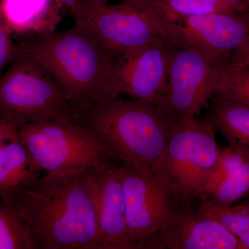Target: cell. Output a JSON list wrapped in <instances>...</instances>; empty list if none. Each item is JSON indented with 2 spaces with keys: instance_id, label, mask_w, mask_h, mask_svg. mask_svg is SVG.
<instances>
[{
  "instance_id": "obj_1",
  "label": "cell",
  "mask_w": 249,
  "mask_h": 249,
  "mask_svg": "<svg viewBox=\"0 0 249 249\" xmlns=\"http://www.w3.org/2000/svg\"><path fill=\"white\" fill-rule=\"evenodd\" d=\"M9 204L27 224L37 249H101L85 173H45Z\"/></svg>"
},
{
  "instance_id": "obj_2",
  "label": "cell",
  "mask_w": 249,
  "mask_h": 249,
  "mask_svg": "<svg viewBox=\"0 0 249 249\" xmlns=\"http://www.w3.org/2000/svg\"><path fill=\"white\" fill-rule=\"evenodd\" d=\"M17 47L53 77L75 115L119 96L115 59L85 24L76 22L67 30L36 35Z\"/></svg>"
},
{
  "instance_id": "obj_3",
  "label": "cell",
  "mask_w": 249,
  "mask_h": 249,
  "mask_svg": "<svg viewBox=\"0 0 249 249\" xmlns=\"http://www.w3.org/2000/svg\"><path fill=\"white\" fill-rule=\"evenodd\" d=\"M75 119L97 137L113 160L142 171L163 174L173 124L155 107L119 96L79 111Z\"/></svg>"
},
{
  "instance_id": "obj_4",
  "label": "cell",
  "mask_w": 249,
  "mask_h": 249,
  "mask_svg": "<svg viewBox=\"0 0 249 249\" xmlns=\"http://www.w3.org/2000/svg\"><path fill=\"white\" fill-rule=\"evenodd\" d=\"M19 140L42 171L86 173L113 160L101 142L74 119H42L18 128Z\"/></svg>"
},
{
  "instance_id": "obj_5",
  "label": "cell",
  "mask_w": 249,
  "mask_h": 249,
  "mask_svg": "<svg viewBox=\"0 0 249 249\" xmlns=\"http://www.w3.org/2000/svg\"><path fill=\"white\" fill-rule=\"evenodd\" d=\"M124 188L126 219L134 249L193 211L188 200L163 174L142 171L132 165L117 168Z\"/></svg>"
},
{
  "instance_id": "obj_6",
  "label": "cell",
  "mask_w": 249,
  "mask_h": 249,
  "mask_svg": "<svg viewBox=\"0 0 249 249\" xmlns=\"http://www.w3.org/2000/svg\"><path fill=\"white\" fill-rule=\"evenodd\" d=\"M0 116L18 128L37 119H76L73 108L53 77L18 50L0 78Z\"/></svg>"
},
{
  "instance_id": "obj_7",
  "label": "cell",
  "mask_w": 249,
  "mask_h": 249,
  "mask_svg": "<svg viewBox=\"0 0 249 249\" xmlns=\"http://www.w3.org/2000/svg\"><path fill=\"white\" fill-rule=\"evenodd\" d=\"M215 129L196 118L172 124L163 173L188 200L200 198L222 149Z\"/></svg>"
},
{
  "instance_id": "obj_8",
  "label": "cell",
  "mask_w": 249,
  "mask_h": 249,
  "mask_svg": "<svg viewBox=\"0 0 249 249\" xmlns=\"http://www.w3.org/2000/svg\"><path fill=\"white\" fill-rule=\"evenodd\" d=\"M81 24L89 28L115 60L157 39L170 42V24L151 0L88 6Z\"/></svg>"
},
{
  "instance_id": "obj_9",
  "label": "cell",
  "mask_w": 249,
  "mask_h": 249,
  "mask_svg": "<svg viewBox=\"0 0 249 249\" xmlns=\"http://www.w3.org/2000/svg\"><path fill=\"white\" fill-rule=\"evenodd\" d=\"M223 64L191 47H173L166 92L157 109L171 124L195 119L207 107Z\"/></svg>"
},
{
  "instance_id": "obj_10",
  "label": "cell",
  "mask_w": 249,
  "mask_h": 249,
  "mask_svg": "<svg viewBox=\"0 0 249 249\" xmlns=\"http://www.w3.org/2000/svg\"><path fill=\"white\" fill-rule=\"evenodd\" d=\"M173 47L170 41L157 39L116 58L114 77L118 94L128 95L158 107L166 92Z\"/></svg>"
},
{
  "instance_id": "obj_11",
  "label": "cell",
  "mask_w": 249,
  "mask_h": 249,
  "mask_svg": "<svg viewBox=\"0 0 249 249\" xmlns=\"http://www.w3.org/2000/svg\"><path fill=\"white\" fill-rule=\"evenodd\" d=\"M170 31L174 47H191L226 63L249 37V19L232 12L193 16L171 24Z\"/></svg>"
},
{
  "instance_id": "obj_12",
  "label": "cell",
  "mask_w": 249,
  "mask_h": 249,
  "mask_svg": "<svg viewBox=\"0 0 249 249\" xmlns=\"http://www.w3.org/2000/svg\"><path fill=\"white\" fill-rule=\"evenodd\" d=\"M85 178L94 201L101 249H135L129 238L117 167L103 163L86 172Z\"/></svg>"
},
{
  "instance_id": "obj_13",
  "label": "cell",
  "mask_w": 249,
  "mask_h": 249,
  "mask_svg": "<svg viewBox=\"0 0 249 249\" xmlns=\"http://www.w3.org/2000/svg\"><path fill=\"white\" fill-rule=\"evenodd\" d=\"M142 249H246L220 223L193 211L148 239Z\"/></svg>"
},
{
  "instance_id": "obj_14",
  "label": "cell",
  "mask_w": 249,
  "mask_h": 249,
  "mask_svg": "<svg viewBox=\"0 0 249 249\" xmlns=\"http://www.w3.org/2000/svg\"><path fill=\"white\" fill-rule=\"evenodd\" d=\"M63 7L59 0H0V21L11 35L47 34L56 29Z\"/></svg>"
},
{
  "instance_id": "obj_15",
  "label": "cell",
  "mask_w": 249,
  "mask_h": 249,
  "mask_svg": "<svg viewBox=\"0 0 249 249\" xmlns=\"http://www.w3.org/2000/svg\"><path fill=\"white\" fill-rule=\"evenodd\" d=\"M42 172L19 139L5 144L0 150V201L9 204Z\"/></svg>"
},
{
  "instance_id": "obj_16",
  "label": "cell",
  "mask_w": 249,
  "mask_h": 249,
  "mask_svg": "<svg viewBox=\"0 0 249 249\" xmlns=\"http://www.w3.org/2000/svg\"><path fill=\"white\" fill-rule=\"evenodd\" d=\"M210 101L204 120L222 134L229 145L249 150V107L215 95Z\"/></svg>"
},
{
  "instance_id": "obj_17",
  "label": "cell",
  "mask_w": 249,
  "mask_h": 249,
  "mask_svg": "<svg viewBox=\"0 0 249 249\" xmlns=\"http://www.w3.org/2000/svg\"><path fill=\"white\" fill-rule=\"evenodd\" d=\"M201 203L196 213L220 223L235 235L246 249H249V211L240 205L222 206L209 198H201Z\"/></svg>"
},
{
  "instance_id": "obj_18",
  "label": "cell",
  "mask_w": 249,
  "mask_h": 249,
  "mask_svg": "<svg viewBox=\"0 0 249 249\" xmlns=\"http://www.w3.org/2000/svg\"><path fill=\"white\" fill-rule=\"evenodd\" d=\"M212 95L249 107V65L232 60L223 64Z\"/></svg>"
},
{
  "instance_id": "obj_19",
  "label": "cell",
  "mask_w": 249,
  "mask_h": 249,
  "mask_svg": "<svg viewBox=\"0 0 249 249\" xmlns=\"http://www.w3.org/2000/svg\"><path fill=\"white\" fill-rule=\"evenodd\" d=\"M151 1L170 25L178 24L191 16L232 12L222 0H151Z\"/></svg>"
},
{
  "instance_id": "obj_20",
  "label": "cell",
  "mask_w": 249,
  "mask_h": 249,
  "mask_svg": "<svg viewBox=\"0 0 249 249\" xmlns=\"http://www.w3.org/2000/svg\"><path fill=\"white\" fill-rule=\"evenodd\" d=\"M0 249H37L29 227L16 208L1 201Z\"/></svg>"
},
{
  "instance_id": "obj_21",
  "label": "cell",
  "mask_w": 249,
  "mask_h": 249,
  "mask_svg": "<svg viewBox=\"0 0 249 249\" xmlns=\"http://www.w3.org/2000/svg\"><path fill=\"white\" fill-rule=\"evenodd\" d=\"M249 160V150L245 147L229 145L226 148L222 149L200 199L209 197L221 183L237 171Z\"/></svg>"
},
{
  "instance_id": "obj_22",
  "label": "cell",
  "mask_w": 249,
  "mask_h": 249,
  "mask_svg": "<svg viewBox=\"0 0 249 249\" xmlns=\"http://www.w3.org/2000/svg\"><path fill=\"white\" fill-rule=\"evenodd\" d=\"M249 193V160L221 183L208 198L219 206H231Z\"/></svg>"
},
{
  "instance_id": "obj_23",
  "label": "cell",
  "mask_w": 249,
  "mask_h": 249,
  "mask_svg": "<svg viewBox=\"0 0 249 249\" xmlns=\"http://www.w3.org/2000/svg\"><path fill=\"white\" fill-rule=\"evenodd\" d=\"M17 52L18 47L13 42L11 34L0 21V73L12 62Z\"/></svg>"
},
{
  "instance_id": "obj_24",
  "label": "cell",
  "mask_w": 249,
  "mask_h": 249,
  "mask_svg": "<svg viewBox=\"0 0 249 249\" xmlns=\"http://www.w3.org/2000/svg\"><path fill=\"white\" fill-rule=\"evenodd\" d=\"M19 139L18 128L13 123L0 116V150L5 144Z\"/></svg>"
},
{
  "instance_id": "obj_25",
  "label": "cell",
  "mask_w": 249,
  "mask_h": 249,
  "mask_svg": "<svg viewBox=\"0 0 249 249\" xmlns=\"http://www.w3.org/2000/svg\"><path fill=\"white\" fill-rule=\"evenodd\" d=\"M59 1L64 5V7H66L70 11L74 18L76 22H84L87 11V6L84 0H59Z\"/></svg>"
},
{
  "instance_id": "obj_26",
  "label": "cell",
  "mask_w": 249,
  "mask_h": 249,
  "mask_svg": "<svg viewBox=\"0 0 249 249\" xmlns=\"http://www.w3.org/2000/svg\"><path fill=\"white\" fill-rule=\"evenodd\" d=\"M230 60L249 65V37L242 45L234 51Z\"/></svg>"
},
{
  "instance_id": "obj_27",
  "label": "cell",
  "mask_w": 249,
  "mask_h": 249,
  "mask_svg": "<svg viewBox=\"0 0 249 249\" xmlns=\"http://www.w3.org/2000/svg\"><path fill=\"white\" fill-rule=\"evenodd\" d=\"M230 8L232 12L237 14H245L247 6L245 0H222Z\"/></svg>"
},
{
  "instance_id": "obj_28",
  "label": "cell",
  "mask_w": 249,
  "mask_h": 249,
  "mask_svg": "<svg viewBox=\"0 0 249 249\" xmlns=\"http://www.w3.org/2000/svg\"><path fill=\"white\" fill-rule=\"evenodd\" d=\"M108 1L109 0H84L87 6H91V5L107 4Z\"/></svg>"
},
{
  "instance_id": "obj_29",
  "label": "cell",
  "mask_w": 249,
  "mask_h": 249,
  "mask_svg": "<svg viewBox=\"0 0 249 249\" xmlns=\"http://www.w3.org/2000/svg\"><path fill=\"white\" fill-rule=\"evenodd\" d=\"M240 205L249 211V193L248 196H247V199L242 201Z\"/></svg>"
},
{
  "instance_id": "obj_30",
  "label": "cell",
  "mask_w": 249,
  "mask_h": 249,
  "mask_svg": "<svg viewBox=\"0 0 249 249\" xmlns=\"http://www.w3.org/2000/svg\"><path fill=\"white\" fill-rule=\"evenodd\" d=\"M246 4H247V12L245 13L246 16L249 19V0H245Z\"/></svg>"
}]
</instances>
